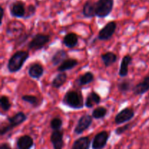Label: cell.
<instances>
[{"label":"cell","instance_id":"cell-32","mask_svg":"<svg viewBox=\"0 0 149 149\" xmlns=\"http://www.w3.org/2000/svg\"><path fill=\"white\" fill-rule=\"evenodd\" d=\"M131 126H132V125L129 123V124H127V125H123V126L122 127H117L116 130H115V134H116V135H122V134L127 132V131L131 128Z\"/></svg>","mask_w":149,"mask_h":149},{"label":"cell","instance_id":"cell-12","mask_svg":"<svg viewBox=\"0 0 149 149\" xmlns=\"http://www.w3.org/2000/svg\"><path fill=\"white\" fill-rule=\"evenodd\" d=\"M44 71L45 70L42 64L39 63H33L28 69V74L31 78L39 79L44 74Z\"/></svg>","mask_w":149,"mask_h":149},{"label":"cell","instance_id":"cell-19","mask_svg":"<svg viewBox=\"0 0 149 149\" xmlns=\"http://www.w3.org/2000/svg\"><path fill=\"white\" fill-rule=\"evenodd\" d=\"M100 102H101L100 96L96 92L92 91L87 95L85 103H84V106L88 109H91L95 105L100 104Z\"/></svg>","mask_w":149,"mask_h":149},{"label":"cell","instance_id":"cell-35","mask_svg":"<svg viewBox=\"0 0 149 149\" xmlns=\"http://www.w3.org/2000/svg\"><path fill=\"white\" fill-rule=\"evenodd\" d=\"M146 20H148L149 21V13L148 14V15H147V17H146Z\"/></svg>","mask_w":149,"mask_h":149},{"label":"cell","instance_id":"cell-29","mask_svg":"<svg viewBox=\"0 0 149 149\" xmlns=\"http://www.w3.org/2000/svg\"><path fill=\"white\" fill-rule=\"evenodd\" d=\"M50 128L54 130H61L63 126V120L60 117H55L50 121Z\"/></svg>","mask_w":149,"mask_h":149},{"label":"cell","instance_id":"cell-25","mask_svg":"<svg viewBox=\"0 0 149 149\" xmlns=\"http://www.w3.org/2000/svg\"><path fill=\"white\" fill-rule=\"evenodd\" d=\"M133 87L134 85L133 84H132V81L130 79L122 80V81H121L117 85L118 90H119L121 93H123V94L128 93V92L130 91V90L132 91Z\"/></svg>","mask_w":149,"mask_h":149},{"label":"cell","instance_id":"cell-28","mask_svg":"<svg viewBox=\"0 0 149 149\" xmlns=\"http://www.w3.org/2000/svg\"><path fill=\"white\" fill-rule=\"evenodd\" d=\"M0 106L4 111H8L12 107L9 97L7 95H1L0 97Z\"/></svg>","mask_w":149,"mask_h":149},{"label":"cell","instance_id":"cell-24","mask_svg":"<svg viewBox=\"0 0 149 149\" xmlns=\"http://www.w3.org/2000/svg\"><path fill=\"white\" fill-rule=\"evenodd\" d=\"M67 74L65 72L59 73L55 76V78L52 81V87L55 89H59L67 81Z\"/></svg>","mask_w":149,"mask_h":149},{"label":"cell","instance_id":"cell-15","mask_svg":"<svg viewBox=\"0 0 149 149\" xmlns=\"http://www.w3.org/2000/svg\"><path fill=\"white\" fill-rule=\"evenodd\" d=\"M132 58L130 55H126L123 57L119 68V75L121 77H126L129 73V65L132 63Z\"/></svg>","mask_w":149,"mask_h":149},{"label":"cell","instance_id":"cell-4","mask_svg":"<svg viewBox=\"0 0 149 149\" xmlns=\"http://www.w3.org/2000/svg\"><path fill=\"white\" fill-rule=\"evenodd\" d=\"M50 41V36L45 33H36L30 42L28 44V48L31 50L37 51L42 49Z\"/></svg>","mask_w":149,"mask_h":149},{"label":"cell","instance_id":"cell-20","mask_svg":"<svg viewBox=\"0 0 149 149\" xmlns=\"http://www.w3.org/2000/svg\"><path fill=\"white\" fill-rule=\"evenodd\" d=\"M79 64V62L77 60L74 59V58H68L65 59L59 66L58 67L57 70L59 72H65V71L71 70L74 68H75Z\"/></svg>","mask_w":149,"mask_h":149},{"label":"cell","instance_id":"cell-3","mask_svg":"<svg viewBox=\"0 0 149 149\" xmlns=\"http://www.w3.org/2000/svg\"><path fill=\"white\" fill-rule=\"evenodd\" d=\"M113 8V0H97L95 2V15L99 18H105Z\"/></svg>","mask_w":149,"mask_h":149},{"label":"cell","instance_id":"cell-26","mask_svg":"<svg viewBox=\"0 0 149 149\" xmlns=\"http://www.w3.org/2000/svg\"><path fill=\"white\" fill-rule=\"evenodd\" d=\"M108 113V110L103 106H98L95 108L92 112V116L95 119H101L106 117Z\"/></svg>","mask_w":149,"mask_h":149},{"label":"cell","instance_id":"cell-34","mask_svg":"<svg viewBox=\"0 0 149 149\" xmlns=\"http://www.w3.org/2000/svg\"><path fill=\"white\" fill-rule=\"evenodd\" d=\"M0 10H1V22H2L3 17H4V10L2 7H0Z\"/></svg>","mask_w":149,"mask_h":149},{"label":"cell","instance_id":"cell-18","mask_svg":"<svg viewBox=\"0 0 149 149\" xmlns=\"http://www.w3.org/2000/svg\"><path fill=\"white\" fill-rule=\"evenodd\" d=\"M90 146L91 141L90 137L83 136L74 141L71 149H90Z\"/></svg>","mask_w":149,"mask_h":149},{"label":"cell","instance_id":"cell-8","mask_svg":"<svg viewBox=\"0 0 149 149\" xmlns=\"http://www.w3.org/2000/svg\"><path fill=\"white\" fill-rule=\"evenodd\" d=\"M135 114V111L133 109L131 108H125L115 116L114 123L116 125H119L130 122L133 119Z\"/></svg>","mask_w":149,"mask_h":149},{"label":"cell","instance_id":"cell-5","mask_svg":"<svg viewBox=\"0 0 149 149\" xmlns=\"http://www.w3.org/2000/svg\"><path fill=\"white\" fill-rule=\"evenodd\" d=\"M117 28V24L115 21H109L99 31L97 39L100 41H107L110 39L114 34Z\"/></svg>","mask_w":149,"mask_h":149},{"label":"cell","instance_id":"cell-27","mask_svg":"<svg viewBox=\"0 0 149 149\" xmlns=\"http://www.w3.org/2000/svg\"><path fill=\"white\" fill-rule=\"evenodd\" d=\"M21 99L23 101L26 102V103H28L30 105H31L33 108H36L41 105L40 100H39V98L35 95H25L22 96Z\"/></svg>","mask_w":149,"mask_h":149},{"label":"cell","instance_id":"cell-2","mask_svg":"<svg viewBox=\"0 0 149 149\" xmlns=\"http://www.w3.org/2000/svg\"><path fill=\"white\" fill-rule=\"evenodd\" d=\"M65 106L72 109H81L84 106L83 95L80 91L68 90L62 100Z\"/></svg>","mask_w":149,"mask_h":149},{"label":"cell","instance_id":"cell-6","mask_svg":"<svg viewBox=\"0 0 149 149\" xmlns=\"http://www.w3.org/2000/svg\"><path fill=\"white\" fill-rule=\"evenodd\" d=\"M93 124V116L89 114H84L79 119L77 125L74 128V132L76 135H81L90 128Z\"/></svg>","mask_w":149,"mask_h":149},{"label":"cell","instance_id":"cell-7","mask_svg":"<svg viewBox=\"0 0 149 149\" xmlns=\"http://www.w3.org/2000/svg\"><path fill=\"white\" fill-rule=\"evenodd\" d=\"M109 139V132L106 130L101 131L95 135L92 141V148L103 149L107 145Z\"/></svg>","mask_w":149,"mask_h":149},{"label":"cell","instance_id":"cell-10","mask_svg":"<svg viewBox=\"0 0 149 149\" xmlns=\"http://www.w3.org/2000/svg\"><path fill=\"white\" fill-rule=\"evenodd\" d=\"M63 131L61 130L52 131L50 135V142L53 146V149H63Z\"/></svg>","mask_w":149,"mask_h":149},{"label":"cell","instance_id":"cell-11","mask_svg":"<svg viewBox=\"0 0 149 149\" xmlns=\"http://www.w3.org/2000/svg\"><path fill=\"white\" fill-rule=\"evenodd\" d=\"M34 146L33 139L28 135H22L16 141L17 149H31Z\"/></svg>","mask_w":149,"mask_h":149},{"label":"cell","instance_id":"cell-31","mask_svg":"<svg viewBox=\"0 0 149 149\" xmlns=\"http://www.w3.org/2000/svg\"><path fill=\"white\" fill-rule=\"evenodd\" d=\"M36 12V6L33 5V4H29L27 7H26V16H25V19L30 18V17H33Z\"/></svg>","mask_w":149,"mask_h":149},{"label":"cell","instance_id":"cell-1","mask_svg":"<svg viewBox=\"0 0 149 149\" xmlns=\"http://www.w3.org/2000/svg\"><path fill=\"white\" fill-rule=\"evenodd\" d=\"M29 58V53L27 51L18 50L15 52L7 63V67L9 72L15 73L20 71Z\"/></svg>","mask_w":149,"mask_h":149},{"label":"cell","instance_id":"cell-21","mask_svg":"<svg viewBox=\"0 0 149 149\" xmlns=\"http://www.w3.org/2000/svg\"><path fill=\"white\" fill-rule=\"evenodd\" d=\"M67 58V52L64 49H58L51 58V63L53 65L59 66Z\"/></svg>","mask_w":149,"mask_h":149},{"label":"cell","instance_id":"cell-30","mask_svg":"<svg viewBox=\"0 0 149 149\" xmlns=\"http://www.w3.org/2000/svg\"><path fill=\"white\" fill-rule=\"evenodd\" d=\"M29 36H30V33H23L20 34L17 37V39H16V46L21 47V45H23L28 40Z\"/></svg>","mask_w":149,"mask_h":149},{"label":"cell","instance_id":"cell-13","mask_svg":"<svg viewBox=\"0 0 149 149\" xmlns=\"http://www.w3.org/2000/svg\"><path fill=\"white\" fill-rule=\"evenodd\" d=\"M26 119H27V116L26 113L20 111L16 113L14 116L7 117V122H8L9 125L14 129L17 126H19L24 122H26Z\"/></svg>","mask_w":149,"mask_h":149},{"label":"cell","instance_id":"cell-9","mask_svg":"<svg viewBox=\"0 0 149 149\" xmlns=\"http://www.w3.org/2000/svg\"><path fill=\"white\" fill-rule=\"evenodd\" d=\"M10 13L13 17L17 18H24L26 16V7L23 1L18 0L10 4Z\"/></svg>","mask_w":149,"mask_h":149},{"label":"cell","instance_id":"cell-36","mask_svg":"<svg viewBox=\"0 0 149 149\" xmlns=\"http://www.w3.org/2000/svg\"><path fill=\"white\" fill-rule=\"evenodd\" d=\"M63 1H67V0H63Z\"/></svg>","mask_w":149,"mask_h":149},{"label":"cell","instance_id":"cell-23","mask_svg":"<svg viewBox=\"0 0 149 149\" xmlns=\"http://www.w3.org/2000/svg\"><path fill=\"white\" fill-rule=\"evenodd\" d=\"M117 55L113 52H107L101 55V60L106 67H109L116 62Z\"/></svg>","mask_w":149,"mask_h":149},{"label":"cell","instance_id":"cell-33","mask_svg":"<svg viewBox=\"0 0 149 149\" xmlns=\"http://www.w3.org/2000/svg\"><path fill=\"white\" fill-rule=\"evenodd\" d=\"M0 149H12V148L8 143H2L0 146Z\"/></svg>","mask_w":149,"mask_h":149},{"label":"cell","instance_id":"cell-22","mask_svg":"<svg viewBox=\"0 0 149 149\" xmlns=\"http://www.w3.org/2000/svg\"><path fill=\"white\" fill-rule=\"evenodd\" d=\"M94 74L91 72V71H87V72L84 73V74L80 76L77 80H76V82H77V85L79 86V87H83L84 85H87V84H90L91 82H93L94 81Z\"/></svg>","mask_w":149,"mask_h":149},{"label":"cell","instance_id":"cell-16","mask_svg":"<svg viewBox=\"0 0 149 149\" xmlns=\"http://www.w3.org/2000/svg\"><path fill=\"white\" fill-rule=\"evenodd\" d=\"M82 15L84 17L92 18L96 16L95 15V2L88 0L84 3L82 9Z\"/></svg>","mask_w":149,"mask_h":149},{"label":"cell","instance_id":"cell-17","mask_svg":"<svg viewBox=\"0 0 149 149\" xmlns=\"http://www.w3.org/2000/svg\"><path fill=\"white\" fill-rule=\"evenodd\" d=\"M79 37L77 33L74 32H70L65 34V36L63 39V44L65 45L66 47L74 48L78 45Z\"/></svg>","mask_w":149,"mask_h":149},{"label":"cell","instance_id":"cell-14","mask_svg":"<svg viewBox=\"0 0 149 149\" xmlns=\"http://www.w3.org/2000/svg\"><path fill=\"white\" fill-rule=\"evenodd\" d=\"M149 90V76L146 77L141 82L134 86L132 93L135 95H142Z\"/></svg>","mask_w":149,"mask_h":149}]
</instances>
